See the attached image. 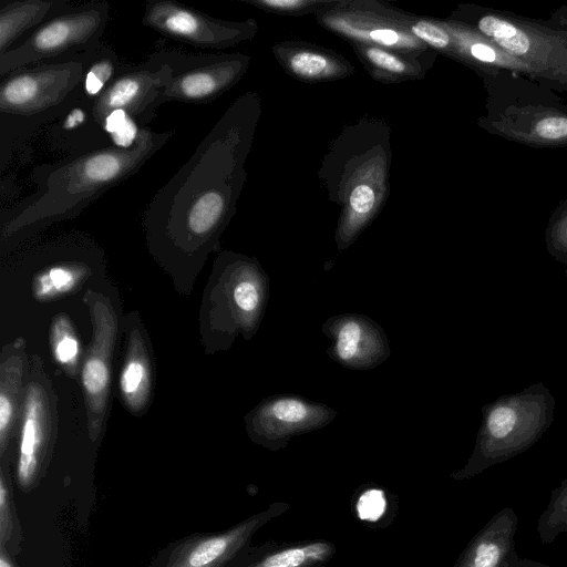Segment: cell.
Masks as SVG:
<instances>
[{
	"label": "cell",
	"mask_w": 567,
	"mask_h": 567,
	"mask_svg": "<svg viewBox=\"0 0 567 567\" xmlns=\"http://www.w3.org/2000/svg\"><path fill=\"white\" fill-rule=\"evenodd\" d=\"M231 107L190 157L154 194L144 212L152 245L197 254L228 223L238 182L239 122Z\"/></svg>",
	"instance_id": "obj_1"
},
{
	"label": "cell",
	"mask_w": 567,
	"mask_h": 567,
	"mask_svg": "<svg viewBox=\"0 0 567 567\" xmlns=\"http://www.w3.org/2000/svg\"><path fill=\"white\" fill-rule=\"evenodd\" d=\"M175 135L141 127L133 141L37 165L34 190L0 213L1 239L27 237L80 215L111 188L135 175Z\"/></svg>",
	"instance_id": "obj_2"
},
{
	"label": "cell",
	"mask_w": 567,
	"mask_h": 567,
	"mask_svg": "<svg viewBox=\"0 0 567 567\" xmlns=\"http://www.w3.org/2000/svg\"><path fill=\"white\" fill-rule=\"evenodd\" d=\"M91 49V48H90ZM85 51L16 70L0 83V173L30 159L31 142L81 95Z\"/></svg>",
	"instance_id": "obj_3"
},
{
	"label": "cell",
	"mask_w": 567,
	"mask_h": 567,
	"mask_svg": "<svg viewBox=\"0 0 567 567\" xmlns=\"http://www.w3.org/2000/svg\"><path fill=\"white\" fill-rule=\"evenodd\" d=\"M481 76L487 97L480 127L534 148L567 147V104L556 91L514 72Z\"/></svg>",
	"instance_id": "obj_4"
},
{
	"label": "cell",
	"mask_w": 567,
	"mask_h": 567,
	"mask_svg": "<svg viewBox=\"0 0 567 567\" xmlns=\"http://www.w3.org/2000/svg\"><path fill=\"white\" fill-rule=\"evenodd\" d=\"M467 25L519 61L530 78L554 91L567 92V31L549 20L471 6Z\"/></svg>",
	"instance_id": "obj_5"
},
{
	"label": "cell",
	"mask_w": 567,
	"mask_h": 567,
	"mask_svg": "<svg viewBox=\"0 0 567 567\" xmlns=\"http://www.w3.org/2000/svg\"><path fill=\"white\" fill-rule=\"evenodd\" d=\"M110 19V4L90 1L73 6L0 54V78L59 56L82 53L102 41Z\"/></svg>",
	"instance_id": "obj_6"
},
{
	"label": "cell",
	"mask_w": 567,
	"mask_h": 567,
	"mask_svg": "<svg viewBox=\"0 0 567 567\" xmlns=\"http://www.w3.org/2000/svg\"><path fill=\"white\" fill-rule=\"evenodd\" d=\"M172 78L162 89L153 110L167 102L207 104L237 80L243 61L226 54H194L177 49L156 50Z\"/></svg>",
	"instance_id": "obj_7"
},
{
	"label": "cell",
	"mask_w": 567,
	"mask_h": 567,
	"mask_svg": "<svg viewBox=\"0 0 567 567\" xmlns=\"http://www.w3.org/2000/svg\"><path fill=\"white\" fill-rule=\"evenodd\" d=\"M171 78L169 66L153 52L142 63L132 64L94 100L95 118L105 128L114 113H122L146 127L156 117L153 105Z\"/></svg>",
	"instance_id": "obj_8"
},
{
	"label": "cell",
	"mask_w": 567,
	"mask_h": 567,
	"mask_svg": "<svg viewBox=\"0 0 567 567\" xmlns=\"http://www.w3.org/2000/svg\"><path fill=\"white\" fill-rule=\"evenodd\" d=\"M337 411L323 403L295 394H276L262 400L247 416L250 437L271 450L285 447L296 435L330 424Z\"/></svg>",
	"instance_id": "obj_9"
},
{
	"label": "cell",
	"mask_w": 567,
	"mask_h": 567,
	"mask_svg": "<svg viewBox=\"0 0 567 567\" xmlns=\"http://www.w3.org/2000/svg\"><path fill=\"white\" fill-rule=\"evenodd\" d=\"M162 35L200 49H221L244 35V29L174 0H147L142 18Z\"/></svg>",
	"instance_id": "obj_10"
},
{
	"label": "cell",
	"mask_w": 567,
	"mask_h": 567,
	"mask_svg": "<svg viewBox=\"0 0 567 567\" xmlns=\"http://www.w3.org/2000/svg\"><path fill=\"white\" fill-rule=\"evenodd\" d=\"M322 332L332 341L329 357L347 369H374L391 353L383 328L361 313L332 316L322 324Z\"/></svg>",
	"instance_id": "obj_11"
},
{
	"label": "cell",
	"mask_w": 567,
	"mask_h": 567,
	"mask_svg": "<svg viewBox=\"0 0 567 567\" xmlns=\"http://www.w3.org/2000/svg\"><path fill=\"white\" fill-rule=\"evenodd\" d=\"M93 104V100L82 94L47 127L45 142L49 150L64 156H75L114 144L110 133L95 118Z\"/></svg>",
	"instance_id": "obj_12"
},
{
	"label": "cell",
	"mask_w": 567,
	"mask_h": 567,
	"mask_svg": "<svg viewBox=\"0 0 567 567\" xmlns=\"http://www.w3.org/2000/svg\"><path fill=\"white\" fill-rule=\"evenodd\" d=\"M518 517L504 507L480 529L460 556L455 567H504L515 550Z\"/></svg>",
	"instance_id": "obj_13"
},
{
	"label": "cell",
	"mask_w": 567,
	"mask_h": 567,
	"mask_svg": "<svg viewBox=\"0 0 567 567\" xmlns=\"http://www.w3.org/2000/svg\"><path fill=\"white\" fill-rule=\"evenodd\" d=\"M94 342L82 368V383L89 405L96 416L102 414L110 383L109 354L114 337V320L101 303L92 307Z\"/></svg>",
	"instance_id": "obj_14"
},
{
	"label": "cell",
	"mask_w": 567,
	"mask_h": 567,
	"mask_svg": "<svg viewBox=\"0 0 567 567\" xmlns=\"http://www.w3.org/2000/svg\"><path fill=\"white\" fill-rule=\"evenodd\" d=\"M73 6L69 0H0V54L14 48L28 31Z\"/></svg>",
	"instance_id": "obj_15"
},
{
	"label": "cell",
	"mask_w": 567,
	"mask_h": 567,
	"mask_svg": "<svg viewBox=\"0 0 567 567\" xmlns=\"http://www.w3.org/2000/svg\"><path fill=\"white\" fill-rule=\"evenodd\" d=\"M48 425L47 401L41 389L31 384L24 399L17 476L22 486L32 481Z\"/></svg>",
	"instance_id": "obj_16"
},
{
	"label": "cell",
	"mask_w": 567,
	"mask_h": 567,
	"mask_svg": "<svg viewBox=\"0 0 567 567\" xmlns=\"http://www.w3.org/2000/svg\"><path fill=\"white\" fill-rule=\"evenodd\" d=\"M269 512L241 524L231 530L199 539L184 550L169 567H216L238 549Z\"/></svg>",
	"instance_id": "obj_17"
},
{
	"label": "cell",
	"mask_w": 567,
	"mask_h": 567,
	"mask_svg": "<svg viewBox=\"0 0 567 567\" xmlns=\"http://www.w3.org/2000/svg\"><path fill=\"white\" fill-rule=\"evenodd\" d=\"M131 65L125 63L109 43L99 42L85 51L82 94L94 101Z\"/></svg>",
	"instance_id": "obj_18"
},
{
	"label": "cell",
	"mask_w": 567,
	"mask_h": 567,
	"mask_svg": "<svg viewBox=\"0 0 567 567\" xmlns=\"http://www.w3.org/2000/svg\"><path fill=\"white\" fill-rule=\"evenodd\" d=\"M120 389L126 404L133 411H140L145 405L151 389V375L144 344L138 336L132 334L120 377Z\"/></svg>",
	"instance_id": "obj_19"
},
{
	"label": "cell",
	"mask_w": 567,
	"mask_h": 567,
	"mask_svg": "<svg viewBox=\"0 0 567 567\" xmlns=\"http://www.w3.org/2000/svg\"><path fill=\"white\" fill-rule=\"evenodd\" d=\"M87 269L78 264H59L51 266L34 279L33 292L35 298L41 300L52 299L62 296L74 289Z\"/></svg>",
	"instance_id": "obj_20"
},
{
	"label": "cell",
	"mask_w": 567,
	"mask_h": 567,
	"mask_svg": "<svg viewBox=\"0 0 567 567\" xmlns=\"http://www.w3.org/2000/svg\"><path fill=\"white\" fill-rule=\"evenodd\" d=\"M333 550L329 543L312 542L269 554L249 567H311L327 560Z\"/></svg>",
	"instance_id": "obj_21"
},
{
	"label": "cell",
	"mask_w": 567,
	"mask_h": 567,
	"mask_svg": "<svg viewBox=\"0 0 567 567\" xmlns=\"http://www.w3.org/2000/svg\"><path fill=\"white\" fill-rule=\"evenodd\" d=\"M542 544L553 543L561 533H567V478L550 493L549 502L540 514L536 526Z\"/></svg>",
	"instance_id": "obj_22"
},
{
	"label": "cell",
	"mask_w": 567,
	"mask_h": 567,
	"mask_svg": "<svg viewBox=\"0 0 567 567\" xmlns=\"http://www.w3.org/2000/svg\"><path fill=\"white\" fill-rule=\"evenodd\" d=\"M21 380L20 360H8L1 369V391H0V442L1 450L9 434L16 408L17 393Z\"/></svg>",
	"instance_id": "obj_23"
},
{
	"label": "cell",
	"mask_w": 567,
	"mask_h": 567,
	"mask_svg": "<svg viewBox=\"0 0 567 567\" xmlns=\"http://www.w3.org/2000/svg\"><path fill=\"white\" fill-rule=\"evenodd\" d=\"M51 340L55 360L65 368L74 367L79 360L80 346L70 321L64 316L55 319Z\"/></svg>",
	"instance_id": "obj_24"
},
{
	"label": "cell",
	"mask_w": 567,
	"mask_h": 567,
	"mask_svg": "<svg viewBox=\"0 0 567 567\" xmlns=\"http://www.w3.org/2000/svg\"><path fill=\"white\" fill-rule=\"evenodd\" d=\"M388 501L384 492L380 488H368L363 491L355 503L357 515L361 520L374 523L385 513Z\"/></svg>",
	"instance_id": "obj_25"
},
{
	"label": "cell",
	"mask_w": 567,
	"mask_h": 567,
	"mask_svg": "<svg viewBox=\"0 0 567 567\" xmlns=\"http://www.w3.org/2000/svg\"><path fill=\"white\" fill-rule=\"evenodd\" d=\"M328 60L318 53L299 52L290 60L292 71L301 76L315 78L328 69Z\"/></svg>",
	"instance_id": "obj_26"
},
{
	"label": "cell",
	"mask_w": 567,
	"mask_h": 567,
	"mask_svg": "<svg viewBox=\"0 0 567 567\" xmlns=\"http://www.w3.org/2000/svg\"><path fill=\"white\" fill-rule=\"evenodd\" d=\"M515 423V411L508 406H498L488 416V433L495 440H504L513 431Z\"/></svg>",
	"instance_id": "obj_27"
},
{
	"label": "cell",
	"mask_w": 567,
	"mask_h": 567,
	"mask_svg": "<svg viewBox=\"0 0 567 567\" xmlns=\"http://www.w3.org/2000/svg\"><path fill=\"white\" fill-rule=\"evenodd\" d=\"M412 32L427 44L436 49L451 47V33L442 27L429 21H420L412 27Z\"/></svg>",
	"instance_id": "obj_28"
},
{
	"label": "cell",
	"mask_w": 567,
	"mask_h": 567,
	"mask_svg": "<svg viewBox=\"0 0 567 567\" xmlns=\"http://www.w3.org/2000/svg\"><path fill=\"white\" fill-rule=\"evenodd\" d=\"M547 234L553 245L567 247V197L561 199L554 209Z\"/></svg>",
	"instance_id": "obj_29"
},
{
	"label": "cell",
	"mask_w": 567,
	"mask_h": 567,
	"mask_svg": "<svg viewBox=\"0 0 567 567\" xmlns=\"http://www.w3.org/2000/svg\"><path fill=\"white\" fill-rule=\"evenodd\" d=\"M375 195L369 185L355 186L349 197L351 209L360 215L368 214L374 206Z\"/></svg>",
	"instance_id": "obj_30"
},
{
	"label": "cell",
	"mask_w": 567,
	"mask_h": 567,
	"mask_svg": "<svg viewBox=\"0 0 567 567\" xmlns=\"http://www.w3.org/2000/svg\"><path fill=\"white\" fill-rule=\"evenodd\" d=\"M368 59L377 66L393 72L402 73L405 71V64L398 56L383 51L379 48H368L365 50Z\"/></svg>",
	"instance_id": "obj_31"
},
{
	"label": "cell",
	"mask_w": 567,
	"mask_h": 567,
	"mask_svg": "<svg viewBox=\"0 0 567 567\" xmlns=\"http://www.w3.org/2000/svg\"><path fill=\"white\" fill-rule=\"evenodd\" d=\"M367 37L381 45H395L401 41V34L392 29H374Z\"/></svg>",
	"instance_id": "obj_32"
},
{
	"label": "cell",
	"mask_w": 567,
	"mask_h": 567,
	"mask_svg": "<svg viewBox=\"0 0 567 567\" xmlns=\"http://www.w3.org/2000/svg\"><path fill=\"white\" fill-rule=\"evenodd\" d=\"M504 567H551L544 563L533 560L529 558H520L517 551L509 557Z\"/></svg>",
	"instance_id": "obj_33"
},
{
	"label": "cell",
	"mask_w": 567,
	"mask_h": 567,
	"mask_svg": "<svg viewBox=\"0 0 567 567\" xmlns=\"http://www.w3.org/2000/svg\"><path fill=\"white\" fill-rule=\"evenodd\" d=\"M553 24L567 31V6L555 9L548 19Z\"/></svg>",
	"instance_id": "obj_34"
},
{
	"label": "cell",
	"mask_w": 567,
	"mask_h": 567,
	"mask_svg": "<svg viewBox=\"0 0 567 567\" xmlns=\"http://www.w3.org/2000/svg\"><path fill=\"white\" fill-rule=\"evenodd\" d=\"M260 3L266 4L268 7H272V8L291 9V8L302 4V1H299V0H264V1H260Z\"/></svg>",
	"instance_id": "obj_35"
},
{
	"label": "cell",
	"mask_w": 567,
	"mask_h": 567,
	"mask_svg": "<svg viewBox=\"0 0 567 567\" xmlns=\"http://www.w3.org/2000/svg\"><path fill=\"white\" fill-rule=\"evenodd\" d=\"M0 567H13L11 563L2 555L0 557Z\"/></svg>",
	"instance_id": "obj_36"
}]
</instances>
